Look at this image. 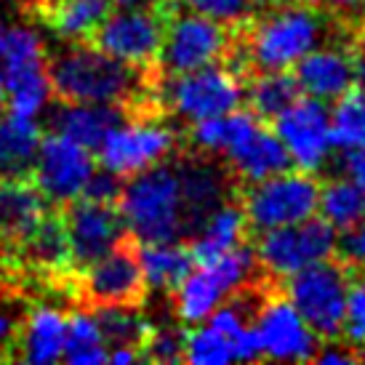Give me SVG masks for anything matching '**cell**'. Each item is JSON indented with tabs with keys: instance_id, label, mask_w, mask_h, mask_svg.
Listing matches in <instances>:
<instances>
[{
	"instance_id": "6da1fadb",
	"label": "cell",
	"mask_w": 365,
	"mask_h": 365,
	"mask_svg": "<svg viewBox=\"0 0 365 365\" xmlns=\"http://www.w3.org/2000/svg\"><path fill=\"white\" fill-rule=\"evenodd\" d=\"M118 213L136 243L182 240L190 232L179 165L165 160L120 184Z\"/></svg>"
},
{
	"instance_id": "7a4b0ae2",
	"label": "cell",
	"mask_w": 365,
	"mask_h": 365,
	"mask_svg": "<svg viewBox=\"0 0 365 365\" xmlns=\"http://www.w3.org/2000/svg\"><path fill=\"white\" fill-rule=\"evenodd\" d=\"M51 88L61 102H91V104H131L147 81L142 70L112 59L96 46L70 43L48 61Z\"/></svg>"
},
{
	"instance_id": "3957f363",
	"label": "cell",
	"mask_w": 365,
	"mask_h": 365,
	"mask_svg": "<svg viewBox=\"0 0 365 365\" xmlns=\"http://www.w3.org/2000/svg\"><path fill=\"white\" fill-rule=\"evenodd\" d=\"M323 35L325 16L314 6H283L254 21L245 56L256 72L294 70L296 61L320 46Z\"/></svg>"
},
{
	"instance_id": "277c9868",
	"label": "cell",
	"mask_w": 365,
	"mask_h": 365,
	"mask_svg": "<svg viewBox=\"0 0 365 365\" xmlns=\"http://www.w3.org/2000/svg\"><path fill=\"white\" fill-rule=\"evenodd\" d=\"M3 104L27 118H41L51 102L48 53L41 32L30 24H14L3 32Z\"/></svg>"
},
{
	"instance_id": "5b68a950",
	"label": "cell",
	"mask_w": 365,
	"mask_h": 365,
	"mask_svg": "<svg viewBox=\"0 0 365 365\" xmlns=\"http://www.w3.org/2000/svg\"><path fill=\"white\" fill-rule=\"evenodd\" d=\"M254 269V248H248L245 243L224 256H216L208 262H195L187 277L173 288L176 317L187 325L203 323L216 307L224 304L230 296L240 294L251 283Z\"/></svg>"
},
{
	"instance_id": "8992f818",
	"label": "cell",
	"mask_w": 365,
	"mask_h": 365,
	"mask_svg": "<svg viewBox=\"0 0 365 365\" xmlns=\"http://www.w3.org/2000/svg\"><path fill=\"white\" fill-rule=\"evenodd\" d=\"M317 197H320V182L314 179V173L285 168L248 184L240 205L248 230L267 232L317 216Z\"/></svg>"
},
{
	"instance_id": "52a82bcc",
	"label": "cell",
	"mask_w": 365,
	"mask_h": 365,
	"mask_svg": "<svg viewBox=\"0 0 365 365\" xmlns=\"http://www.w3.org/2000/svg\"><path fill=\"white\" fill-rule=\"evenodd\" d=\"M163 104L173 118L184 123H197L205 118L227 115L243 104L245 86L240 75L230 67H222L219 61L182 75H168L163 83Z\"/></svg>"
},
{
	"instance_id": "ba28073f",
	"label": "cell",
	"mask_w": 365,
	"mask_h": 365,
	"mask_svg": "<svg viewBox=\"0 0 365 365\" xmlns=\"http://www.w3.org/2000/svg\"><path fill=\"white\" fill-rule=\"evenodd\" d=\"M259 235L262 237L254 248L256 267H262L269 277L277 280H288L291 274L302 272L312 264L334 259L339 248L336 230L320 216Z\"/></svg>"
},
{
	"instance_id": "9c48e42d",
	"label": "cell",
	"mask_w": 365,
	"mask_h": 365,
	"mask_svg": "<svg viewBox=\"0 0 365 365\" xmlns=\"http://www.w3.org/2000/svg\"><path fill=\"white\" fill-rule=\"evenodd\" d=\"M346 291H349L346 264L325 259V262L291 274L285 299L296 307V312L309 323L314 334L325 341H334L341 336Z\"/></svg>"
},
{
	"instance_id": "30bf717a",
	"label": "cell",
	"mask_w": 365,
	"mask_h": 365,
	"mask_svg": "<svg viewBox=\"0 0 365 365\" xmlns=\"http://www.w3.org/2000/svg\"><path fill=\"white\" fill-rule=\"evenodd\" d=\"M219 155L227 160L230 171L245 184L291 168V158L277 133L251 110L240 107L224 115V144Z\"/></svg>"
},
{
	"instance_id": "8fae6325",
	"label": "cell",
	"mask_w": 365,
	"mask_h": 365,
	"mask_svg": "<svg viewBox=\"0 0 365 365\" xmlns=\"http://www.w3.org/2000/svg\"><path fill=\"white\" fill-rule=\"evenodd\" d=\"M168 16L171 14L165 9V0L147 9H115L102 19L91 41L112 59L136 70H150L160 53Z\"/></svg>"
},
{
	"instance_id": "7c38bea8",
	"label": "cell",
	"mask_w": 365,
	"mask_h": 365,
	"mask_svg": "<svg viewBox=\"0 0 365 365\" xmlns=\"http://www.w3.org/2000/svg\"><path fill=\"white\" fill-rule=\"evenodd\" d=\"M173 150H176V131L153 118L120 120L96 147L99 168L120 182L165 163Z\"/></svg>"
},
{
	"instance_id": "4fadbf2b",
	"label": "cell",
	"mask_w": 365,
	"mask_h": 365,
	"mask_svg": "<svg viewBox=\"0 0 365 365\" xmlns=\"http://www.w3.org/2000/svg\"><path fill=\"white\" fill-rule=\"evenodd\" d=\"M93 173H96L93 150L51 131L41 139L30 176L48 203L70 205L72 200L83 197Z\"/></svg>"
},
{
	"instance_id": "5bb4252c",
	"label": "cell",
	"mask_w": 365,
	"mask_h": 365,
	"mask_svg": "<svg viewBox=\"0 0 365 365\" xmlns=\"http://www.w3.org/2000/svg\"><path fill=\"white\" fill-rule=\"evenodd\" d=\"M272 131L283 142L291 165L317 173L334 158L331 110L314 96H296L280 115L272 118Z\"/></svg>"
},
{
	"instance_id": "9a60e30c",
	"label": "cell",
	"mask_w": 365,
	"mask_h": 365,
	"mask_svg": "<svg viewBox=\"0 0 365 365\" xmlns=\"http://www.w3.org/2000/svg\"><path fill=\"white\" fill-rule=\"evenodd\" d=\"M230 51V35L219 21L200 14H176L168 16L163 32L158 64L165 75H182L208 64L222 61Z\"/></svg>"
},
{
	"instance_id": "2e32d148",
	"label": "cell",
	"mask_w": 365,
	"mask_h": 365,
	"mask_svg": "<svg viewBox=\"0 0 365 365\" xmlns=\"http://www.w3.org/2000/svg\"><path fill=\"white\" fill-rule=\"evenodd\" d=\"M254 325L262 344V360L274 363H309L320 349V336L296 312L285 296L264 299L254 312Z\"/></svg>"
},
{
	"instance_id": "e0dca14e",
	"label": "cell",
	"mask_w": 365,
	"mask_h": 365,
	"mask_svg": "<svg viewBox=\"0 0 365 365\" xmlns=\"http://www.w3.org/2000/svg\"><path fill=\"white\" fill-rule=\"evenodd\" d=\"M67 245H70L72 267H86L99 256L110 254L112 248L123 245L125 227L118 213V205L83 195L72 200L67 213L61 216Z\"/></svg>"
},
{
	"instance_id": "ac0fdd59",
	"label": "cell",
	"mask_w": 365,
	"mask_h": 365,
	"mask_svg": "<svg viewBox=\"0 0 365 365\" xmlns=\"http://www.w3.org/2000/svg\"><path fill=\"white\" fill-rule=\"evenodd\" d=\"M144 291L139 259L128 245H118L83 267V296L93 307H136Z\"/></svg>"
},
{
	"instance_id": "d6986e66",
	"label": "cell",
	"mask_w": 365,
	"mask_h": 365,
	"mask_svg": "<svg viewBox=\"0 0 365 365\" xmlns=\"http://www.w3.org/2000/svg\"><path fill=\"white\" fill-rule=\"evenodd\" d=\"M294 78L302 93L320 102H336L349 88H355L352 53L334 46L312 48L294 64Z\"/></svg>"
},
{
	"instance_id": "ffe728a7",
	"label": "cell",
	"mask_w": 365,
	"mask_h": 365,
	"mask_svg": "<svg viewBox=\"0 0 365 365\" xmlns=\"http://www.w3.org/2000/svg\"><path fill=\"white\" fill-rule=\"evenodd\" d=\"M48 213V200L27 179H0V243L16 248Z\"/></svg>"
},
{
	"instance_id": "44dd1931",
	"label": "cell",
	"mask_w": 365,
	"mask_h": 365,
	"mask_svg": "<svg viewBox=\"0 0 365 365\" xmlns=\"http://www.w3.org/2000/svg\"><path fill=\"white\" fill-rule=\"evenodd\" d=\"M64 344H67V312H61L59 307L41 304L24 317L14 341L16 346L14 357L21 363L51 365L64 357Z\"/></svg>"
},
{
	"instance_id": "7402d4cb",
	"label": "cell",
	"mask_w": 365,
	"mask_h": 365,
	"mask_svg": "<svg viewBox=\"0 0 365 365\" xmlns=\"http://www.w3.org/2000/svg\"><path fill=\"white\" fill-rule=\"evenodd\" d=\"M41 139L38 118L0 112V179H30Z\"/></svg>"
},
{
	"instance_id": "603a6c76",
	"label": "cell",
	"mask_w": 365,
	"mask_h": 365,
	"mask_svg": "<svg viewBox=\"0 0 365 365\" xmlns=\"http://www.w3.org/2000/svg\"><path fill=\"white\" fill-rule=\"evenodd\" d=\"M245 232H248V222H245L243 205L224 200L190 232L192 235V243H190L192 259L208 262V259L230 254L245 243Z\"/></svg>"
},
{
	"instance_id": "cb8c5ba5",
	"label": "cell",
	"mask_w": 365,
	"mask_h": 365,
	"mask_svg": "<svg viewBox=\"0 0 365 365\" xmlns=\"http://www.w3.org/2000/svg\"><path fill=\"white\" fill-rule=\"evenodd\" d=\"M123 120V110L115 104H91V102H61V107L51 115V131L67 136L72 142L83 144L96 153L104 136Z\"/></svg>"
},
{
	"instance_id": "d4e9b609",
	"label": "cell",
	"mask_w": 365,
	"mask_h": 365,
	"mask_svg": "<svg viewBox=\"0 0 365 365\" xmlns=\"http://www.w3.org/2000/svg\"><path fill=\"white\" fill-rule=\"evenodd\" d=\"M112 11V0H46L41 16L46 27L67 43L91 41L96 27Z\"/></svg>"
},
{
	"instance_id": "484cf974",
	"label": "cell",
	"mask_w": 365,
	"mask_h": 365,
	"mask_svg": "<svg viewBox=\"0 0 365 365\" xmlns=\"http://www.w3.org/2000/svg\"><path fill=\"white\" fill-rule=\"evenodd\" d=\"M136 259H139L144 285L153 291H160V294H173V288L182 283L187 272L195 267L190 245L179 243V240L139 243Z\"/></svg>"
},
{
	"instance_id": "4316f807",
	"label": "cell",
	"mask_w": 365,
	"mask_h": 365,
	"mask_svg": "<svg viewBox=\"0 0 365 365\" xmlns=\"http://www.w3.org/2000/svg\"><path fill=\"white\" fill-rule=\"evenodd\" d=\"M179 179H182L184 205H187V219L192 232L216 205L227 200V182H224V173L208 163H182Z\"/></svg>"
},
{
	"instance_id": "83f0119b",
	"label": "cell",
	"mask_w": 365,
	"mask_h": 365,
	"mask_svg": "<svg viewBox=\"0 0 365 365\" xmlns=\"http://www.w3.org/2000/svg\"><path fill=\"white\" fill-rule=\"evenodd\" d=\"M296 96H302V91H299V83L291 75V70H269L251 78V83L245 86L243 102H248V110L254 112L256 118L272 120Z\"/></svg>"
},
{
	"instance_id": "f1b7e54d",
	"label": "cell",
	"mask_w": 365,
	"mask_h": 365,
	"mask_svg": "<svg viewBox=\"0 0 365 365\" xmlns=\"http://www.w3.org/2000/svg\"><path fill=\"white\" fill-rule=\"evenodd\" d=\"M317 213L323 222L334 227L336 232H346L365 219V192L346 176L331 179V182L320 184Z\"/></svg>"
},
{
	"instance_id": "f546056e",
	"label": "cell",
	"mask_w": 365,
	"mask_h": 365,
	"mask_svg": "<svg viewBox=\"0 0 365 365\" xmlns=\"http://www.w3.org/2000/svg\"><path fill=\"white\" fill-rule=\"evenodd\" d=\"M19 251L27 256V262L35 264L38 269H46V272L56 274V272H64L67 267H72L64 224H61V219L51 216V213H46V219L19 245Z\"/></svg>"
},
{
	"instance_id": "4dcf8cb0",
	"label": "cell",
	"mask_w": 365,
	"mask_h": 365,
	"mask_svg": "<svg viewBox=\"0 0 365 365\" xmlns=\"http://www.w3.org/2000/svg\"><path fill=\"white\" fill-rule=\"evenodd\" d=\"M110 344L102 334V325L93 312H72L67 314V344L64 357L70 365H102L107 363Z\"/></svg>"
},
{
	"instance_id": "1f68e13d",
	"label": "cell",
	"mask_w": 365,
	"mask_h": 365,
	"mask_svg": "<svg viewBox=\"0 0 365 365\" xmlns=\"http://www.w3.org/2000/svg\"><path fill=\"white\" fill-rule=\"evenodd\" d=\"M331 139L339 153L365 150V91L349 88L336 99L331 110Z\"/></svg>"
},
{
	"instance_id": "d6a6232c",
	"label": "cell",
	"mask_w": 365,
	"mask_h": 365,
	"mask_svg": "<svg viewBox=\"0 0 365 365\" xmlns=\"http://www.w3.org/2000/svg\"><path fill=\"white\" fill-rule=\"evenodd\" d=\"M184 363L190 365H227L235 363V339L219 331L208 320L192 325L184 334Z\"/></svg>"
},
{
	"instance_id": "836d02e7",
	"label": "cell",
	"mask_w": 365,
	"mask_h": 365,
	"mask_svg": "<svg viewBox=\"0 0 365 365\" xmlns=\"http://www.w3.org/2000/svg\"><path fill=\"white\" fill-rule=\"evenodd\" d=\"M96 320L102 325L107 344H133L142 346L144 336L150 334V323L133 307H96Z\"/></svg>"
},
{
	"instance_id": "e575fe53",
	"label": "cell",
	"mask_w": 365,
	"mask_h": 365,
	"mask_svg": "<svg viewBox=\"0 0 365 365\" xmlns=\"http://www.w3.org/2000/svg\"><path fill=\"white\" fill-rule=\"evenodd\" d=\"M341 336L346 339V346H352L357 355L365 357V272L349 280Z\"/></svg>"
},
{
	"instance_id": "d590c367",
	"label": "cell",
	"mask_w": 365,
	"mask_h": 365,
	"mask_svg": "<svg viewBox=\"0 0 365 365\" xmlns=\"http://www.w3.org/2000/svg\"><path fill=\"white\" fill-rule=\"evenodd\" d=\"M262 0H184V6L200 16L219 21L224 27H232L248 21L256 14Z\"/></svg>"
},
{
	"instance_id": "8d00e7d4",
	"label": "cell",
	"mask_w": 365,
	"mask_h": 365,
	"mask_svg": "<svg viewBox=\"0 0 365 365\" xmlns=\"http://www.w3.org/2000/svg\"><path fill=\"white\" fill-rule=\"evenodd\" d=\"M142 360L153 363H184V334L173 328H158L144 336L142 341Z\"/></svg>"
},
{
	"instance_id": "74e56055",
	"label": "cell",
	"mask_w": 365,
	"mask_h": 365,
	"mask_svg": "<svg viewBox=\"0 0 365 365\" xmlns=\"http://www.w3.org/2000/svg\"><path fill=\"white\" fill-rule=\"evenodd\" d=\"M346 267H352L357 272H365V219L360 224H355L352 230H346L344 237L339 240L336 248Z\"/></svg>"
},
{
	"instance_id": "f35d334b",
	"label": "cell",
	"mask_w": 365,
	"mask_h": 365,
	"mask_svg": "<svg viewBox=\"0 0 365 365\" xmlns=\"http://www.w3.org/2000/svg\"><path fill=\"white\" fill-rule=\"evenodd\" d=\"M341 173L349 182L360 187L365 192V150H352V153H341Z\"/></svg>"
},
{
	"instance_id": "ab89813d",
	"label": "cell",
	"mask_w": 365,
	"mask_h": 365,
	"mask_svg": "<svg viewBox=\"0 0 365 365\" xmlns=\"http://www.w3.org/2000/svg\"><path fill=\"white\" fill-rule=\"evenodd\" d=\"M357 360H363V357L357 355L352 346H339V344L320 346L317 355H314V363L320 365H349V363H357Z\"/></svg>"
},
{
	"instance_id": "60d3db41",
	"label": "cell",
	"mask_w": 365,
	"mask_h": 365,
	"mask_svg": "<svg viewBox=\"0 0 365 365\" xmlns=\"http://www.w3.org/2000/svg\"><path fill=\"white\" fill-rule=\"evenodd\" d=\"M142 360V346H133V344H115L110 346L107 352V363L112 365H133Z\"/></svg>"
},
{
	"instance_id": "b9f144b4",
	"label": "cell",
	"mask_w": 365,
	"mask_h": 365,
	"mask_svg": "<svg viewBox=\"0 0 365 365\" xmlns=\"http://www.w3.org/2000/svg\"><path fill=\"white\" fill-rule=\"evenodd\" d=\"M352 72H355V88L365 91V41L352 53Z\"/></svg>"
},
{
	"instance_id": "7bdbcfd3",
	"label": "cell",
	"mask_w": 365,
	"mask_h": 365,
	"mask_svg": "<svg viewBox=\"0 0 365 365\" xmlns=\"http://www.w3.org/2000/svg\"><path fill=\"white\" fill-rule=\"evenodd\" d=\"M163 0H112V9H147V6H158Z\"/></svg>"
},
{
	"instance_id": "ee69618b",
	"label": "cell",
	"mask_w": 365,
	"mask_h": 365,
	"mask_svg": "<svg viewBox=\"0 0 365 365\" xmlns=\"http://www.w3.org/2000/svg\"><path fill=\"white\" fill-rule=\"evenodd\" d=\"M3 32H6V27L0 24V104L6 99V88H3Z\"/></svg>"
},
{
	"instance_id": "f6af8a7d",
	"label": "cell",
	"mask_w": 365,
	"mask_h": 365,
	"mask_svg": "<svg viewBox=\"0 0 365 365\" xmlns=\"http://www.w3.org/2000/svg\"><path fill=\"white\" fill-rule=\"evenodd\" d=\"M357 3H360V6H365V0H357Z\"/></svg>"
},
{
	"instance_id": "bcb514c9",
	"label": "cell",
	"mask_w": 365,
	"mask_h": 365,
	"mask_svg": "<svg viewBox=\"0 0 365 365\" xmlns=\"http://www.w3.org/2000/svg\"><path fill=\"white\" fill-rule=\"evenodd\" d=\"M38 3H46V0H38Z\"/></svg>"
}]
</instances>
